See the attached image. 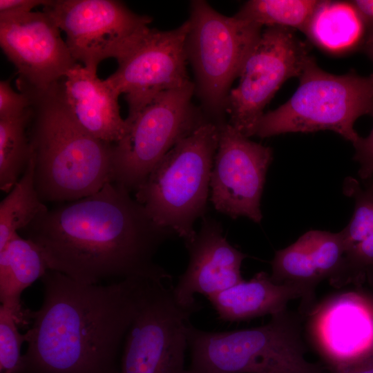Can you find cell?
<instances>
[{
    "instance_id": "cell-1",
    "label": "cell",
    "mask_w": 373,
    "mask_h": 373,
    "mask_svg": "<svg viewBox=\"0 0 373 373\" xmlns=\"http://www.w3.org/2000/svg\"><path fill=\"white\" fill-rule=\"evenodd\" d=\"M21 231L41 249L49 269L79 283L171 278L153 258L176 234L155 224L128 189L113 182L48 209Z\"/></svg>"
},
{
    "instance_id": "cell-2",
    "label": "cell",
    "mask_w": 373,
    "mask_h": 373,
    "mask_svg": "<svg viewBox=\"0 0 373 373\" xmlns=\"http://www.w3.org/2000/svg\"><path fill=\"white\" fill-rule=\"evenodd\" d=\"M30 312L20 373H120L121 349L151 278L85 284L49 269Z\"/></svg>"
},
{
    "instance_id": "cell-3",
    "label": "cell",
    "mask_w": 373,
    "mask_h": 373,
    "mask_svg": "<svg viewBox=\"0 0 373 373\" xmlns=\"http://www.w3.org/2000/svg\"><path fill=\"white\" fill-rule=\"evenodd\" d=\"M63 81L45 90L18 84L31 99L28 131L35 186L43 202L76 200L112 182L113 144L93 137L73 119Z\"/></svg>"
},
{
    "instance_id": "cell-4",
    "label": "cell",
    "mask_w": 373,
    "mask_h": 373,
    "mask_svg": "<svg viewBox=\"0 0 373 373\" xmlns=\"http://www.w3.org/2000/svg\"><path fill=\"white\" fill-rule=\"evenodd\" d=\"M188 373H323L309 362L297 316L287 309L266 324L210 332L187 327Z\"/></svg>"
},
{
    "instance_id": "cell-5",
    "label": "cell",
    "mask_w": 373,
    "mask_h": 373,
    "mask_svg": "<svg viewBox=\"0 0 373 373\" xmlns=\"http://www.w3.org/2000/svg\"><path fill=\"white\" fill-rule=\"evenodd\" d=\"M218 143V126L207 120L177 142L135 190V200L158 226L184 242L195 235L204 217Z\"/></svg>"
},
{
    "instance_id": "cell-6",
    "label": "cell",
    "mask_w": 373,
    "mask_h": 373,
    "mask_svg": "<svg viewBox=\"0 0 373 373\" xmlns=\"http://www.w3.org/2000/svg\"><path fill=\"white\" fill-rule=\"evenodd\" d=\"M298 78L292 96L263 114L255 135L328 130L354 144L361 137L354 130L355 122L362 115H373V73L331 74L319 68L312 57Z\"/></svg>"
},
{
    "instance_id": "cell-7",
    "label": "cell",
    "mask_w": 373,
    "mask_h": 373,
    "mask_svg": "<svg viewBox=\"0 0 373 373\" xmlns=\"http://www.w3.org/2000/svg\"><path fill=\"white\" fill-rule=\"evenodd\" d=\"M187 20L186 51L195 74V91L205 109L220 119L230 86L239 76L262 26L223 15L202 0L191 2Z\"/></svg>"
},
{
    "instance_id": "cell-8",
    "label": "cell",
    "mask_w": 373,
    "mask_h": 373,
    "mask_svg": "<svg viewBox=\"0 0 373 373\" xmlns=\"http://www.w3.org/2000/svg\"><path fill=\"white\" fill-rule=\"evenodd\" d=\"M194 92L192 82L162 92L125 119L126 132L113 144V182L135 191L177 142L207 121L192 103Z\"/></svg>"
},
{
    "instance_id": "cell-9",
    "label": "cell",
    "mask_w": 373,
    "mask_h": 373,
    "mask_svg": "<svg viewBox=\"0 0 373 373\" xmlns=\"http://www.w3.org/2000/svg\"><path fill=\"white\" fill-rule=\"evenodd\" d=\"M199 309L180 305L164 281L150 280L124 341L120 373H188L187 327Z\"/></svg>"
},
{
    "instance_id": "cell-10",
    "label": "cell",
    "mask_w": 373,
    "mask_h": 373,
    "mask_svg": "<svg viewBox=\"0 0 373 373\" xmlns=\"http://www.w3.org/2000/svg\"><path fill=\"white\" fill-rule=\"evenodd\" d=\"M43 11L65 32L73 58L96 71L104 59L125 58L152 21L115 0H50Z\"/></svg>"
},
{
    "instance_id": "cell-11",
    "label": "cell",
    "mask_w": 373,
    "mask_h": 373,
    "mask_svg": "<svg viewBox=\"0 0 373 373\" xmlns=\"http://www.w3.org/2000/svg\"><path fill=\"white\" fill-rule=\"evenodd\" d=\"M312 56L291 28L263 30L230 90L224 104L229 124L245 136L255 135L263 110L282 84L299 77Z\"/></svg>"
},
{
    "instance_id": "cell-12",
    "label": "cell",
    "mask_w": 373,
    "mask_h": 373,
    "mask_svg": "<svg viewBox=\"0 0 373 373\" xmlns=\"http://www.w3.org/2000/svg\"><path fill=\"white\" fill-rule=\"evenodd\" d=\"M189 26L186 20L170 30L150 28L106 79L119 95H124L128 106L127 119L160 93L191 82L186 70Z\"/></svg>"
},
{
    "instance_id": "cell-13",
    "label": "cell",
    "mask_w": 373,
    "mask_h": 373,
    "mask_svg": "<svg viewBox=\"0 0 373 373\" xmlns=\"http://www.w3.org/2000/svg\"><path fill=\"white\" fill-rule=\"evenodd\" d=\"M218 126V143L211 173V201L233 218L262 220L260 198L273 158L270 147L254 142L229 122Z\"/></svg>"
},
{
    "instance_id": "cell-14",
    "label": "cell",
    "mask_w": 373,
    "mask_h": 373,
    "mask_svg": "<svg viewBox=\"0 0 373 373\" xmlns=\"http://www.w3.org/2000/svg\"><path fill=\"white\" fill-rule=\"evenodd\" d=\"M0 45L19 75L18 83L45 90L62 81L77 63L44 11L0 15Z\"/></svg>"
},
{
    "instance_id": "cell-15",
    "label": "cell",
    "mask_w": 373,
    "mask_h": 373,
    "mask_svg": "<svg viewBox=\"0 0 373 373\" xmlns=\"http://www.w3.org/2000/svg\"><path fill=\"white\" fill-rule=\"evenodd\" d=\"M309 338L332 369L373 352V302L354 291L334 295L308 318Z\"/></svg>"
},
{
    "instance_id": "cell-16",
    "label": "cell",
    "mask_w": 373,
    "mask_h": 373,
    "mask_svg": "<svg viewBox=\"0 0 373 373\" xmlns=\"http://www.w3.org/2000/svg\"><path fill=\"white\" fill-rule=\"evenodd\" d=\"M222 230L217 220L204 216L200 230L184 242L189 263L171 287L180 305L201 309L195 294L207 297L244 280L240 269L247 256L227 241Z\"/></svg>"
},
{
    "instance_id": "cell-17",
    "label": "cell",
    "mask_w": 373,
    "mask_h": 373,
    "mask_svg": "<svg viewBox=\"0 0 373 373\" xmlns=\"http://www.w3.org/2000/svg\"><path fill=\"white\" fill-rule=\"evenodd\" d=\"M63 95L72 117L88 133L111 144L124 137L127 126L120 115V95L96 70L77 64L64 79Z\"/></svg>"
},
{
    "instance_id": "cell-18",
    "label": "cell",
    "mask_w": 373,
    "mask_h": 373,
    "mask_svg": "<svg viewBox=\"0 0 373 373\" xmlns=\"http://www.w3.org/2000/svg\"><path fill=\"white\" fill-rule=\"evenodd\" d=\"M343 257L340 232L311 230L289 247L276 251L271 262V280L314 290L323 279L332 280Z\"/></svg>"
},
{
    "instance_id": "cell-19",
    "label": "cell",
    "mask_w": 373,
    "mask_h": 373,
    "mask_svg": "<svg viewBox=\"0 0 373 373\" xmlns=\"http://www.w3.org/2000/svg\"><path fill=\"white\" fill-rule=\"evenodd\" d=\"M218 318L224 322L247 321L287 309V303L302 298L307 305L314 298V290L302 285L274 283L265 271L207 297Z\"/></svg>"
},
{
    "instance_id": "cell-20",
    "label": "cell",
    "mask_w": 373,
    "mask_h": 373,
    "mask_svg": "<svg viewBox=\"0 0 373 373\" xmlns=\"http://www.w3.org/2000/svg\"><path fill=\"white\" fill-rule=\"evenodd\" d=\"M343 189L347 195L354 198V210L348 224L340 231L343 257L330 283L336 286L359 285L367 279L373 285V177L365 188L356 179L348 178Z\"/></svg>"
},
{
    "instance_id": "cell-21",
    "label": "cell",
    "mask_w": 373,
    "mask_h": 373,
    "mask_svg": "<svg viewBox=\"0 0 373 373\" xmlns=\"http://www.w3.org/2000/svg\"><path fill=\"white\" fill-rule=\"evenodd\" d=\"M48 270L39 247L18 233L0 249V300L14 312L19 325L29 320L30 310L21 305V293Z\"/></svg>"
},
{
    "instance_id": "cell-22",
    "label": "cell",
    "mask_w": 373,
    "mask_h": 373,
    "mask_svg": "<svg viewBox=\"0 0 373 373\" xmlns=\"http://www.w3.org/2000/svg\"><path fill=\"white\" fill-rule=\"evenodd\" d=\"M303 32L319 48L338 53L362 48L368 30L349 1L320 0Z\"/></svg>"
},
{
    "instance_id": "cell-23",
    "label": "cell",
    "mask_w": 373,
    "mask_h": 373,
    "mask_svg": "<svg viewBox=\"0 0 373 373\" xmlns=\"http://www.w3.org/2000/svg\"><path fill=\"white\" fill-rule=\"evenodd\" d=\"M48 209L35 186L31 152L23 175L0 203V249L18 231L28 227Z\"/></svg>"
},
{
    "instance_id": "cell-24",
    "label": "cell",
    "mask_w": 373,
    "mask_h": 373,
    "mask_svg": "<svg viewBox=\"0 0 373 373\" xmlns=\"http://www.w3.org/2000/svg\"><path fill=\"white\" fill-rule=\"evenodd\" d=\"M30 107L21 115L0 119V189L10 192L25 171L31 155L28 135Z\"/></svg>"
},
{
    "instance_id": "cell-25",
    "label": "cell",
    "mask_w": 373,
    "mask_h": 373,
    "mask_svg": "<svg viewBox=\"0 0 373 373\" xmlns=\"http://www.w3.org/2000/svg\"><path fill=\"white\" fill-rule=\"evenodd\" d=\"M320 0H250L233 16L262 26L303 32Z\"/></svg>"
},
{
    "instance_id": "cell-26",
    "label": "cell",
    "mask_w": 373,
    "mask_h": 373,
    "mask_svg": "<svg viewBox=\"0 0 373 373\" xmlns=\"http://www.w3.org/2000/svg\"><path fill=\"white\" fill-rule=\"evenodd\" d=\"M18 320L9 308L0 307V373H20L21 345L26 335L18 331Z\"/></svg>"
},
{
    "instance_id": "cell-27",
    "label": "cell",
    "mask_w": 373,
    "mask_h": 373,
    "mask_svg": "<svg viewBox=\"0 0 373 373\" xmlns=\"http://www.w3.org/2000/svg\"><path fill=\"white\" fill-rule=\"evenodd\" d=\"M31 105L29 95L23 91L17 93L9 80L0 82V119H10L23 115Z\"/></svg>"
},
{
    "instance_id": "cell-28",
    "label": "cell",
    "mask_w": 373,
    "mask_h": 373,
    "mask_svg": "<svg viewBox=\"0 0 373 373\" xmlns=\"http://www.w3.org/2000/svg\"><path fill=\"white\" fill-rule=\"evenodd\" d=\"M353 145L354 159L359 164L358 175L362 180L367 181L373 177V128L367 137H361Z\"/></svg>"
},
{
    "instance_id": "cell-29",
    "label": "cell",
    "mask_w": 373,
    "mask_h": 373,
    "mask_svg": "<svg viewBox=\"0 0 373 373\" xmlns=\"http://www.w3.org/2000/svg\"><path fill=\"white\" fill-rule=\"evenodd\" d=\"M50 0H0V15H15L30 12L39 6H46Z\"/></svg>"
},
{
    "instance_id": "cell-30",
    "label": "cell",
    "mask_w": 373,
    "mask_h": 373,
    "mask_svg": "<svg viewBox=\"0 0 373 373\" xmlns=\"http://www.w3.org/2000/svg\"><path fill=\"white\" fill-rule=\"evenodd\" d=\"M330 373H373V352L350 363L332 369Z\"/></svg>"
},
{
    "instance_id": "cell-31",
    "label": "cell",
    "mask_w": 373,
    "mask_h": 373,
    "mask_svg": "<svg viewBox=\"0 0 373 373\" xmlns=\"http://www.w3.org/2000/svg\"><path fill=\"white\" fill-rule=\"evenodd\" d=\"M361 17L368 31L373 28V0L349 1Z\"/></svg>"
},
{
    "instance_id": "cell-32",
    "label": "cell",
    "mask_w": 373,
    "mask_h": 373,
    "mask_svg": "<svg viewBox=\"0 0 373 373\" xmlns=\"http://www.w3.org/2000/svg\"><path fill=\"white\" fill-rule=\"evenodd\" d=\"M362 50L373 62V28L368 31Z\"/></svg>"
}]
</instances>
